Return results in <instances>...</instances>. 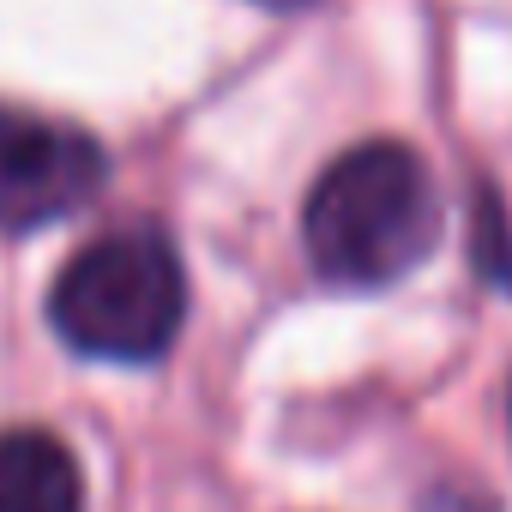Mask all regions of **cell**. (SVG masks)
Segmentation results:
<instances>
[{"label":"cell","instance_id":"obj_1","mask_svg":"<svg viewBox=\"0 0 512 512\" xmlns=\"http://www.w3.org/2000/svg\"><path fill=\"white\" fill-rule=\"evenodd\" d=\"M446 229L428 163L398 139L350 145L320 169L302 205L308 260L338 290H386L410 278Z\"/></svg>","mask_w":512,"mask_h":512},{"label":"cell","instance_id":"obj_2","mask_svg":"<svg viewBox=\"0 0 512 512\" xmlns=\"http://www.w3.org/2000/svg\"><path fill=\"white\" fill-rule=\"evenodd\" d=\"M187 320V272L157 223L85 241L49 290V326L97 362H157Z\"/></svg>","mask_w":512,"mask_h":512},{"label":"cell","instance_id":"obj_3","mask_svg":"<svg viewBox=\"0 0 512 512\" xmlns=\"http://www.w3.org/2000/svg\"><path fill=\"white\" fill-rule=\"evenodd\" d=\"M109 181V151L55 115L0 109V229L31 235L85 211Z\"/></svg>","mask_w":512,"mask_h":512},{"label":"cell","instance_id":"obj_4","mask_svg":"<svg viewBox=\"0 0 512 512\" xmlns=\"http://www.w3.org/2000/svg\"><path fill=\"white\" fill-rule=\"evenodd\" d=\"M0 512H85L79 458L49 428L0 434Z\"/></svg>","mask_w":512,"mask_h":512},{"label":"cell","instance_id":"obj_5","mask_svg":"<svg viewBox=\"0 0 512 512\" xmlns=\"http://www.w3.org/2000/svg\"><path fill=\"white\" fill-rule=\"evenodd\" d=\"M476 260L494 284H512V229L494 199H482V229H476Z\"/></svg>","mask_w":512,"mask_h":512},{"label":"cell","instance_id":"obj_6","mask_svg":"<svg viewBox=\"0 0 512 512\" xmlns=\"http://www.w3.org/2000/svg\"><path fill=\"white\" fill-rule=\"evenodd\" d=\"M260 7H284L290 13V7H314V0H260Z\"/></svg>","mask_w":512,"mask_h":512},{"label":"cell","instance_id":"obj_7","mask_svg":"<svg viewBox=\"0 0 512 512\" xmlns=\"http://www.w3.org/2000/svg\"><path fill=\"white\" fill-rule=\"evenodd\" d=\"M506 410H512V398H506Z\"/></svg>","mask_w":512,"mask_h":512}]
</instances>
